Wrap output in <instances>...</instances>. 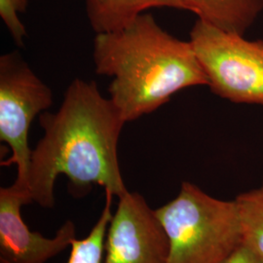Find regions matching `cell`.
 <instances>
[{
  "label": "cell",
  "mask_w": 263,
  "mask_h": 263,
  "mask_svg": "<svg viewBox=\"0 0 263 263\" xmlns=\"http://www.w3.org/2000/svg\"><path fill=\"white\" fill-rule=\"evenodd\" d=\"M42 139L32 151L28 190L33 202L52 209L60 176L83 195L94 184L121 197L128 192L120 171L117 146L125 120L95 81L76 78L66 89L56 112L39 116Z\"/></svg>",
  "instance_id": "1"
},
{
  "label": "cell",
  "mask_w": 263,
  "mask_h": 263,
  "mask_svg": "<svg viewBox=\"0 0 263 263\" xmlns=\"http://www.w3.org/2000/svg\"><path fill=\"white\" fill-rule=\"evenodd\" d=\"M96 72L112 78L109 99L125 122H132L194 86H208L207 76L190 41L173 36L143 13L127 27L97 33Z\"/></svg>",
  "instance_id": "2"
},
{
  "label": "cell",
  "mask_w": 263,
  "mask_h": 263,
  "mask_svg": "<svg viewBox=\"0 0 263 263\" xmlns=\"http://www.w3.org/2000/svg\"><path fill=\"white\" fill-rule=\"evenodd\" d=\"M155 213L169 239L168 263H220L243 243L235 199L213 197L192 182Z\"/></svg>",
  "instance_id": "3"
},
{
  "label": "cell",
  "mask_w": 263,
  "mask_h": 263,
  "mask_svg": "<svg viewBox=\"0 0 263 263\" xmlns=\"http://www.w3.org/2000/svg\"><path fill=\"white\" fill-rule=\"evenodd\" d=\"M189 41L214 94L263 106V40H248L198 19Z\"/></svg>",
  "instance_id": "4"
},
{
  "label": "cell",
  "mask_w": 263,
  "mask_h": 263,
  "mask_svg": "<svg viewBox=\"0 0 263 263\" xmlns=\"http://www.w3.org/2000/svg\"><path fill=\"white\" fill-rule=\"evenodd\" d=\"M53 104V92L29 67L19 52L0 58V141L12 155L2 166L16 165L15 186L28 190L32 151L28 145L30 125ZM30 194V193H29Z\"/></svg>",
  "instance_id": "5"
},
{
  "label": "cell",
  "mask_w": 263,
  "mask_h": 263,
  "mask_svg": "<svg viewBox=\"0 0 263 263\" xmlns=\"http://www.w3.org/2000/svg\"><path fill=\"white\" fill-rule=\"evenodd\" d=\"M104 263H168L170 243L155 210L139 192L119 197L104 240Z\"/></svg>",
  "instance_id": "6"
},
{
  "label": "cell",
  "mask_w": 263,
  "mask_h": 263,
  "mask_svg": "<svg viewBox=\"0 0 263 263\" xmlns=\"http://www.w3.org/2000/svg\"><path fill=\"white\" fill-rule=\"evenodd\" d=\"M33 202L29 192L12 184L0 188V258L9 263H46L76 239V226L67 220L54 238L32 232L24 222L22 206Z\"/></svg>",
  "instance_id": "7"
},
{
  "label": "cell",
  "mask_w": 263,
  "mask_h": 263,
  "mask_svg": "<svg viewBox=\"0 0 263 263\" xmlns=\"http://www.w3.org/2000/svg\"><path fill=\"white\" fill-rule=\"evenodd\" d=\"M189 12L227 32L245 35L263 11V0H181Z\"/></svg>",
  "instance_id": "8"
},
{
  "label": "cell",
  "mask_w": 263,
  "mask_h": 263,
  "mask_svg": "<svg viewBox=\"0 0 263 263\" xmlns=\"http://www.w3.org/2000/svg\"><path fill=\"white\" fill-rule=\"evenodd\" d=\"M188 11L181 0H86L89 23L96 33L117 31L151 8Z\"/></svg>",
  "instance_id": "9"
},
{
  "label": "cell",
  "mask_w": 263,
  "mask_h": 263,
  "mask_svg": "<svg viewBox=\"0 0 263 263\" xmlns=\"http://www.w3.org/2000/svg\"><path fill=\"white\" fill-rule=\"evenodd\" d=\"M112 198L110 193H105V204L98 221L86 238L73 240L70 246L69 258L66 263H104V240L113 216ZM0 263L9 262L0 258Z\"/></svg>",
  "instance_id": "10"
},
{
  "label": "cell",
  "mask_w": 263,
  "mask_h": 263,
  "mask_svg": "<svg viewBox=\"0 0 263 263\" xmlns=\"http://www.w3.org/2000/svg\"><path fill=\"white\" fill-rule=\"evenodd\" d=\"M243 229V243L263 255V181L235 198Z\"/></svg>",
  "instance_id": "11"
},
{
  "label": "cell",
  "mask_w": 263,
  "mask_h": 263,
  "mask_svg": "<svg viewBox=\"0 0 263 263\" xmlns=\"http://www.w3.org/2000/svg\"><path fill=\"white\" fill-rule=\"evenodd\" d=\"M28 5V0H0V17L13 40L20 47L24 46L27 30L20 20L19 14L26 12Z\"/></svg>",
  "instance_id": "12"
},
{
  "label": "cell",
  "mask_w": 263,
  "mask_h": 263,
  "mask_svg": "<svg viewBox=\"0 0 263 263\" xmlns=\"http://www.w3.org/2000/svg\"><path fill=\"white\" fill-rule=\"evenodd\" d=\"M220 263H263V255L242 243Z\"/></svg>",
  "instance_id": "13"
}]
</instances>
